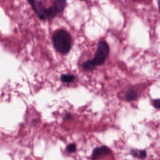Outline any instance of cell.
<instances>
[{
  "label": "cell",
  "mask_w": 160,
  "mask_h": 160,
  "mask_svg": "<svg viewBox=\"0 0 160 160\" xmlns=\"http://www.w3.org/2000/svg\"><path fill=\"white\" fill-rule=\"evenodd\" d=\"M109 52V47L108 44L105 41H100L98 44L94 58L84 62L82 64V67L84 69L91 71L94 69L97 66L102 65L104 64L108 56Z\"/></svg>",
  "instance_id": "1"
},
{
  "label": "cell",
  "mask_w": 160,
  "mask_h": 160,
  "mask_svg": "<svg viewBox=\"0 0 160 160\" xmlns=\"http://www.w3.org/2000/svg\"><path fill=\"white\" fill-rule=\"evenodd\" d=\"M53 45L57 52L64 54H68L71 45L70 34L64 29H60L52 36Z\"/></svg>",
  "instance_id": "2"
},
{
  "label": "cell",
  "mask_w": 160,
  "mask_h": 160,
  "mask_svg": "<svg viewBox=\"0 0 160 160\" xmlns=\"http://www.w3.org/2000/svg\"><path fill=\"white\" fill-rule=\"evenodd\" d=\"M36 14L41 20H46V10L42 3L39 0H27Z\"/></svg>",
  "instance_id": "3"
},
{
  "label": "cell",
  "mask_w": 160,
  "mask_h": 160,
  "mask_svg": "<svg viewBox=\"0 0 160 160\" xmlns=\"http://www.w3.org/2000/svg\"><path fill=\"white\" fill-rule=\"evenodd\" d=\"M111 150L106 146H102L93 149L92 155V160H98L101 157L109 155L111 153Z\"/></svg>",
  "instance_id": "4"
},
{
  "label": "cell",
  "mask_w": 160,
  "mask_h": 160,
  "mask_svg": "<svg viewBox=\"0 0 160 160\" xmlns=\"http://www.w3.org/2000/svg\"><path fill=\"white\" fill-rule=\"evenodd\" d=\"M130 154L134 157L139 159H144L147 156V152L146 150H139L137 149H132L130 151Z\"/></svg>",
  "instance_id": "5"
},
{
  "label": "cell",
  "mask_w": 160,
  "mask_h": 160,
  "mask_svg": "<svg viewBox=\"0 0 160 160\" xmlns=\"http://www.w3.org/2000/svg\"><path fill=\"white\" fill-rule=\"evenodd\" d=\"M58 11L54 7H50L49 8H46V19L48 20H51L55 17L57 15Z\"/></svg>",
  "instance_id": "6"
},
{
  "label": "cell",
  "mask_w": 160,
  "mask_h": 160,
  "mask_svg": "<svg viewBox=\"0 0 160 160\" xmlns=\"http://www.w3.org/2000/svg\"><path fill=\"white\" fill-rule=\"evenodd\" d=\"M67 0H55L54 2V7L58 11H62L64 10L66 5Z\"/></svg>",
  "instance_id": "7"
},
{
  "label": "cell",
  "mask_w": 160,
  "mask_h": 160,
  "mask_svg": "<svg viewBox=\"0 0 160 160\" xmlns=\"http://www.w3.org/2000/svg\"><path fill=\"white\" fill-rule=\"evenodd\" d=\"M125 97L127 101H133L137 98V93L133 89H129L126 92Z\"/></svg>",
  "instance_id": "8"
},
{
  "label": "cell",
  "mask_w": 160,
  "mask_h": 160,
  "mask_svg": "<svg viewBox=\"0 0 160 160\" xmlns=\"http://www.w3.org/2000/svg\"><path fill=\"white\" fill-rule=\"evenodd\" d=\"M75 78V76L74 75H68V74L62 75L61 77V81L64 82H66V83L72 82L74 81Z\"/></svg>",
  "instance_id": "9"
},
{
  "label": "cell",
  "mask_w": 160,
  "mask_h": 160,
  "mask_svg": "<svg viewBox=\"0 0 160 160\" xmlns=\"http://www.w3.org/2000/svg\"><path fill=\"white\" fill-rule=\"evenodd\" d=\"M66 150L69 153H74L77 150L76 145L74 143L69 144L66 147Z\"/></svg>",
  "instance_id": "10"
},
{
  "label": "cell",
  "mask_w": 160,
  "mask_h": 160,
  "mask_svg": "<svg viewBox=\"0 0 160 160\" xmlns=\"http://www.w3.org/2000/svg\"><path fill=\"white\" fill-rule=\"evenodd\" d=\"M153 105L155 108L160 109V99L154 100L153 102Z\"/></svg>",
  "instance_id": "11"
},
{
  "label": "cell",
  "mask_w": 160,
  "mask_h": 160,
  "mask_svg": "<svg viewBox=\"0 0 160 160\" xmlns=\"http://www.w3.org/2000/svg\"><path fill=\"white\" fill-rule=\"evenodd\" d=\"M158 4H159V9H160V1L159 2V3H158Z\"/></svg>",
  "instance_id": "12"
},
{
  "label": "cell",
  "mask_w": 160,
  "mask_h": 160,
  "mask_svg": "<svg viewBox=\"0 0 160 160\" xmlns=\"http://www.w3.org/2000/svg\"><path fill=\"white\" fill-rule=\"evenodd\" d=\"M81 1H86V0H81Z\"/></svg>",
  "instance_id": "13"
}]
</instances>
